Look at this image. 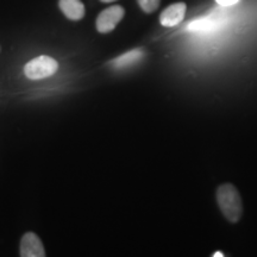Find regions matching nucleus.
<instances>
[{
    "instance_id": "nucleus-4",
    "label": "nucleus",
    "mask_w": 257,
    "mask_h": 257,
    "mask_svg": "<svg viewBox=\"0 0 257 257\" xmlns=\"http://www.w3.org/2000/svg\"><path fill=\"white\" fill-rule=\"evenodd\" d=\"M21 256L22 257H44L46 250L43 244L34 232H28L22 237L21 240Z\"/></svg>"
},
{
    "instance_id": "nucleus-1",
    "label": "nucleus",
    "mask_w": 257,
    "mask_h": 257,
    "mask_svg": "<svg viewBox=\"0 0 257 257\" xmlns=\"http://www.w3.org/2000/svg\"><path fill=\"white\" fill-rule=\"evenodd\" d=\"M217 202L224 217L230 223H237L243 214V202L239 192L231 184H224L217 189Z\"/></svg>"
},
{
    "instance_id": "nucleus-5",
    "label": "nucleus",
    "mask_w": 257,
    "mask_h": 257,
    "mask_svg": "<svg viewBox=\"0 0 257 257\" xmlns=\"http://www.w3.org/2000/svg\"><path fill=\"white\" fill-rule=\"evenodd\" d=\"M186 9H187V6L185 3H175V4L169 5L168 8L161 12L160 23L167 28H172L180 24L185 18Z\"/></svg>"
},
{
    "instance_id": "nucleus-7",
    "label": "nucleus",
    "mask_w": 257,
    "mask_h": 257,
    "mask_svg": "<svg viewBox=\"0 0 257 257\" xmlns=\"http://www.w3.org/2000/svg\"><path fill=\"white\" fill-rule=\"evenodd\" d=\"M144 57V51L143 49H134L125 53L124 55H120L117 59L111 61L112 67L115 69H123L128 68V67H133L134 64L140 62Z\"/></svg>"
},
{
    "instance_id": "nucleus-9",
    "label": "nucleus",
    "mask_w": 257,
    "mask_h": 257,
    "mask_svg": "<svg viewBox=\"0 0 257 257\" xmlns=\"http://www.w3.org/2000/svg\"><path fill=\"white\" fill-rule=\"evenodd\" d=\"M218 4L221 6H232L239 2V0H216Z\"/></svg>"
},
{
    "instance_id": "nucleus-2",
    "label": "nucleus",
    "mask_w": 257,
    "mask_h": 257,
    "mask_svg": "<svg viewBox=\"0 0 257 257\" xmlns=\"http://www.w3.org/2000/svg\"><path fill=\"white\" fill-rule=\"evenodd\" d=\"M59 69V63L53 57L42 55L29 61L24 67V74L30 80H42L54 75Z\"/></svg>"
},
{
    "instance_id": "nucleus-10",
    "label": "nucleus",
    "mask_w": 257,
    "mask_h": 257,
    "mask_svg": "<svg viewBox=\"0 0 257 257\" xmlns=\"http://www.w3.org/2000/svg\"><path fill=\"white\" fill-rule=\"evenodd\" d=\"M218 256H219V257H223L224 255H223V253H221V252H218V253H214V255H213V257H218Z\"/></svg>"
},
{
    "instance_id": "nucleus-8",
    "label": "nucleus",
    "mask_w": 257,
    "mask_h": 257,
    "mask_svg": "<svg viewBox=\"0 0 257 257\" xmlns=\"http://www.w3.org/2000/svg\"><path fill=\"white\" fill-rule=\"evenodd\" d=\"M137 3L146 14H152L159 8L161 0H137Z\"/></svg>"
},
{
    "instance_id": "nucleus-3",
    "label": "nucleus",
    "mask_w": 257,
    "mask_h": 257,
    "mask_svg": "<svg viewBox=\"0 0 257 257\" xmlns=\"http://www.w3.org/2000/svg\"><path fill=\"white\" fill-rule=\"evenodd\" d=\"M125 10L120 5H113L105 9L96 18V29L101 34L113 31L119 22L124 18Z\"/></svg>"
},
{
    "instance_id": "nucleus-11",
    "label": "nucleus",
    "mask_w": 257,
    "mask_h": 257,
    "mask_svg": "<svg viewBox=\"0 0 257 257\" xmlns=\"http://www.w3.org/2000/svg\"><path fill=\"white\" fill-rule=\"evenodd\" d=\"M102 3H112V2H115V0H101Z\"/></svg>"
},
{
    "instance_id": "nucleus-6",
    "label": "nucleus",
    "mask_w": 257,
    "mask_h": 257,
    "mask_svg": "<svg viewBox=\"0 0 257 257\" xmlns=\"http://www.w3.org/2000/svg\"><path fill=\"white\" fill-rule=\"evenodd\" d=\"M59 6L67 18L80 21L85 16V5L81 0H60Z\"/></svg>"
}]
</instances>
